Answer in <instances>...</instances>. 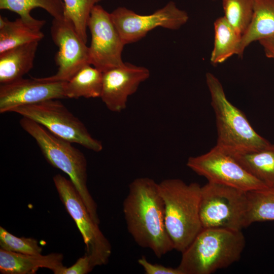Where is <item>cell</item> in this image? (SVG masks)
I'll use <instances>...</instances> for the list:
<instances>
[{
    "instance_id": "cell-1",
    "label": "cell",
    "mask_w": 274,
    "mask_h": 274,
    "mask_svg": "<svg viewBox=\"0 0 274 274\" xmlns=\"http://www.w3.org/2000/svg\"><path fill=\"white\" fill-rule=\"evenodd\" d=\"M123 212L128 231L139 246L150 249L158 258L174 249L165 225L158 183L153 179L139 178L130 183Z\"/></svg>"
},
{
    "instance_id": "cell-2",
    "label": "cell",
    "mask_w": 274,
    "mask_h": 274,
    "mask_svg": "<svg viewBox=\"0 0 274 274\" xmlns=\"http://www.w3.org/2000/svg\"><path fill=\"white\" fill-rule=\"evenodd\" d=\"M164 208V222L174 248L183 253L202 229L199 206L201 187L179 179L158 183Z\"/></svg>"
},
{
    "instance_id": "cell-3",
    "label": "cell",
    "mask_w": 274,
    "mask_h": 274,
    "mask_svg": "<svg viewBox=\"0 0 274 274\" xmlns=\"http://www.w3.org/2000/svg\"><path fill=\"white\" fill-rule=\"evenodd\" d=\"M245 246L242 230L202 228L182 253L178 268L183 274H211L239 260Z\"/></svg>"
},
{
    "instance_id": "cell-4",
    "label": "cell",
    "mask_w": 274,
    "mask_h": 274,
    "mask_svg": "<svg viewBox=\"0 0 274 274\" xmlns=\"http://www.w3.org/2000/svg\"><path fill=\"white\" fill-rule=\"evenodd\" d=\"M19 123L35 140L48 162L69 177L92 219L99 225L97 204L87 185V163L83 153L72 143L55 135L31 119L22 117Z\"/></svg>"
},
{
    "instance_id": "cell-5",
    "label": "cell",
    "mask_w": 274,
    "mask_h": 274,
    "mask_svg": "<svg viewBox=\"0 0 274 274\" xmlns=\"http://www.w3.org/2000/svg\"><path fill=\"white\" fill-rule=\"evenodd\" d=\"M206 77L216 116V146L225 151L259 150L271 146L254 130L244 113L227 99L219 79L211 73Z\"/></svg>"
},
{
    "instance_id": "cell-6",
    "label": "cell",
    "mask_w": 274,
    "mask_h": 274,
    "mask_svg": "<svg viewBox=\"0 0 274 274\" xmlns=\"http://www.w3.org/2000/svg\"><path fill=\"white\" fill-rule=\"evenodd\" d=\"M247 192L209 182L201 187L199 215L203 228L242 230L248 227Z\"/></svg>"
},
{
    "instance_id": "cell-7",
    "label": "cell",
    "mask_w": 274,
    "mask_h": 274,
    "mask_svg": "<svg viewBox=\"0 0 274 274\" xmlns=\"http://www.w3.org/2000/svg\"><path fill=\"white\" fill-rule=\"evenodd\" d=\"M10 112L39 123L55 135L94 152L102 149L100 141L93 138L84 124L57 99L17 107Z\"/></svg>"
},
{
    "instance_id": "cell-8",
    "label": "cell",
    "mask_w": 274,
    "mask_h": 274,
    "mask_svg": "<svg viewBox=\"0 0 274 274\" xmlns=\"http://www.w3.org/2000/svg\"><path fill=\"white\" fill-rule=\"evenodd\" d=\"M54 184L62 203L75 222L86 246L93 266L108 263L112 247L92 219L80 195L70 180L60 174L53 178Z\"/></svg>"
},
{
    "instance_id": "cell-9",
    "label": "cell",
    "mask_w": 274,
    "mask_h": 274,
    "mask_svg": "<svg viewBox=\"0 0 274 274\" xmlns=\"http://www.w3.org/2000/svg\"><path fill=\"white\" fill-rule=\"evenodd\" d=\"M187 166L209 182L246 192L268 188L216 145L205 154L189 157Z\"/></svg>"
},
{
    "instance_id": "cell-10",
    "label": "cell",
    "mask_w": 274,
    "mask_h": 274,
    "mask_svg": "<svg viewBox=\"0 0 274 274\" xmlns=\"http://www.w3.org/2000/svg\"><path fill=\"white\" fill-rule=\"evenodd\" d=\"M112 19L125 45L139 41L157 27L176 30L188 21L186 12L172 1L152 14L140 15L124 7L111 13Z\"/></svg>"
},
{
    "instance_id": "cell-11",
    "label": "cell",
    "mask_w": 274,
    "mask_h": 274,
    "mask_svg": "<svg viewBox=\"0 0 274 274\" xmlns=\"http://www.w3.org/2000/svg\"><path fill=\"white\" fill-rule=\"evenodd\" d=\"M87 26L91 33L89 47L90 63L104 73L124 64L122 52L125 45L112 19L111 13L101 6L92 8Z\"/></svg>"
},
{
    "instance_id": "cell-12",
    "label": "cell",
    "mask_w": 274,
    "mask_h": 274,
    "mask_svg": "<svg viewBox=\"0 0 274 274\" xmlns=\"http://www.w3.org/2000/svg\"><path fill=\"white\" fill-rule=\"evenodd\" d=\"M50 33L58 49L54 58L58 70L54 75L39 79L46 82H67L81 68L90 64L89 47L64 17L53 18Z\"/></svg>"
},
{
    "instance_id": "cell-13",
    "label": "cell",
    "mask_w": 274,
    "mask_h": 274,
    "mask_svg": "<svg viewBox=\"0 0 274 274\" xmlns=\"http://www.w3.org/2000/svg\"><path fill=\"white\" fill-rule=\"evenodd\" d=\"M66 82H46L39 78L23 79L1 84L0 113L17 107L66 98Z\"/></svg>"
},
{
    "instance_id": "cell-14",
    "label": "cell",
    "mask_w": 274,
    "mask_h": 274,
    "mask_svg": "<svg viewBox=\"0 0 274 274\" xmlns=\"http://www.w3.org/2000/svg\"><path fill=\"white\" fill-rule=\"evenodd\" d=\"M149 76L147 68L124 62L122 66L103 73L100 97L109 110L120 112L125 109L128 97Z\"/></svg>"
},
{
    "instance_id": "cell-15",
    "label": "cell",
    "mask_w": 274,
    "mask_h": 274,
    "mask_svg": "<svg viewBox=\"0 0 274 274\" xmlns=\"http://www.w3.org/2000/svg\"><path fill=\"white\" fill-rule=\"evenodd\" d=\"M63 255L52 253L46 255H28L0 248V272L2 274H35L41 268L53 272L63 265Z\"/></svg>"
},
{
    "instance_id": "cell-16",
    "label": "cell",
    "mask_w": 274,
    "mask_h": 274,
    "mask_svg": "<svg viewBox=\"0 0 274 274\" xmlns=\"http://www.w3.org/2000/svg\"><path fill=\"white\" fill-rule=\"evenodd\" d=\"M39 42L21 45L0 53V83L23 78L33 66Z\"/></svg>"
},
{
    "instance_id": "cell-17",
    "label": "cell",
    "mask_w": 274,
    "mask_h": 274,
    "mask_svg": "<svg viewBox=\"0 0 274 274\" xmlns=\"http://www.w3.org/2000/svg\"><path fill=\"white\" fill-rule=\"evenodd\" d=\"M224 151L267 187L274 188V145L259 150Z\"/></svg>"
},
{
    "instance_id": "cell-18",
    "label": "cell",
    "mask_w": 274,
    "mask_h": 274,
    "mask_svg": "<svg viewBox=\"0 0 274 274\" xmlns=\"http://www.w3.org/2000/svg\"><path fill=\"white\" fill-rule=\"evenodd\" d=\"M274 35V0H255L251 23L242 36L237 55L252 43Z\"/></svg>"
},
{
    "instance_id": "cell-19",
    "label": "cell",
    "mask_w": 274,
    "mask_h": 274,
    "mask_svg": "<svg viewBox=\"0 0 274 274\" xmlns=\"http://www.w3.org/2000/svg\"><path fill=\"white\" fill-rule=\"evenodd\" d=\"M45 24H31L20 17L9 21L1 15L0 53L21 45L40 42L44 37L41 28Z\"/></svg>"
},
{
    "instance_id": "cell-20",
    "label": "cell",
    "mask_w": 274,
    "mask_h": 274,
    "mask_svg": "<svg viewBox=\"0 0 274 274\" xmlns=\"http://www.w3.org/2000/svg\"><path fill=\"white\" fill-rule=\"evenodd\" d=\"M102 78V72L91 64L86 65L66 82L64 88L66 98L100 97Z\"/></svg>"
},
{
    "instance_id": "cell-21",
    "label": "cell",
    "mask_w": 274,
    "mask_h": 274,
    "mask_svg": "<svg viewBox=\"0 0 274 274\" xmlns=\"http://www.w3.org/2000/svg\"><path fill=\"white\" fill-rule=\"evenodd\" d=\"M214 42L210 60L214 65L225 61L233 55H237L241 36L224 16L214 22Z\"/></svg>"
},
{
    "instance_id": "cell-22",
    "label": "cell",
    "mask_w": 274,
    "mask_h": 274,
    "mask_svg": "<svg viewBox=\"0 0 274 274\" xmlns=\"http://www.w3.org/2000/svg\"><path fill=\"white\" fill-rule=\"evenodd\" d=\"M36 8L43 9L53 18H61L64 16V4L62 0H0L1 10L15 12L31 24L45 23V20L36 19L31 16V11Z\"/></svg>"
},
{
    "instance_id": "cell-23",
    "label": "cell",
    "mask_w": 274,
    "mask_h": 274,
    "mask_svg": "<svg viewBox=\"0 0 274 274\" xmlns=\"http://www.w3.org/2000/svg\"><path fill=\"white\" fill-rule=\"evenodd\" d=\"M247 225L257 222L274 221V188L247 192Z\"/></svg>"
},
{
    "instance_id": "cell-24",
    "label": "cell",
    "mask_w": 274,
    "mask_h": 274,
    "mask_svg": "<svg viewBox=\"0 0 274 274\" xmlns=\"http://www.w3.org/2000/svg\"><path fill=\"white\" fill-rule=\"evenodd\" d=\"M255 0H222L224 17L241 37L248 28L253 15Z\"/></svg>"
},
{
    "instance_id": "cell-25",
    "label": "cell",
    "mask_w": 274,
    "mask_h": 274,
    "mask_svg": "<svg viewBox=\"0 0 274 274\" xmlns=\"http://www.w3.org/2000/svg\"><path fill=\"white\" fill-rule=\"evenodd\" d=\"M64 17L73 25L75 30L85 43L87 41L88 21L92 8L101 0H62Z\"/></svg>"
},
{
    "instance_id": "cell-26",
    "label": "cell",
    "mask_w": 274,
    "mask_h": 274,
    "mask_svg": "<svg viewBox=\"0 0 274 274\" xmlns=\"http://www.w3.org/2000/svg\"><path fill=\"white\" fill-rule=\"evenodd\" d=\"M0 248L4 250L28 255H40L42 248L37 239L18 237L0 226Z\"/></svg>"
},
{
    "instance_id": "cell-27",
    "label": "cell",
    "mask_w": 274,
    "mask_h": 274,
    "mask_svg": "<svg viewBox=\"0 0 274 274\" xmlns=\"http://www.w3.org/2000/svg\"><path fill=\"white\" fill-rule=\"evenodd\" d=\"M94 268L89 256L85 254L80 257L71 266H62L53 273L54 274H87Z\"/></svg>"
},
{
    "instance_id": "cell-28",
    "label": "cell",
    "mask_w": 274,
    "mask_h": 274,
    "mask_svg": "<svg viewBox=\"0 0 274 274\" xmlns=\"http://www.w3.org/2000/svg\"><path fill=\"white\" fill-rule=\"evenodd\" d=\"M138 263L143 267L146 274H183L177 267H166L149 262L145 256L138 259Z\"/></svg>"
},
{
    "instance_id": "cell-29",
    "label": "cell",
    "mask_w": 274,
    "mask_h": 274,
    "mask_svg": "<svg viewBox=\"0 0 274 274\" xmlns=\"http://www.w3.org/2000/svg\"><path fill=\"white\" fill-rule=\"evenodd\" d=\"M268 58L274 59V35L259 41Z\"/></svg>"
},
{
    "instance_id": "cell-30",
    "label": "cell",
    "mask_w": 274,
    "mask_h": 274,
    "mask_svg": "<svg viewBox=\"0 0 274 274\" xmlns=\"http://www.w3.org/2000/svg\"><path fill=\"white\" fill-rule=\"evenodd\" d=\"M213 1H217V0H213Z\"/></svg>"
}]
</instances>
